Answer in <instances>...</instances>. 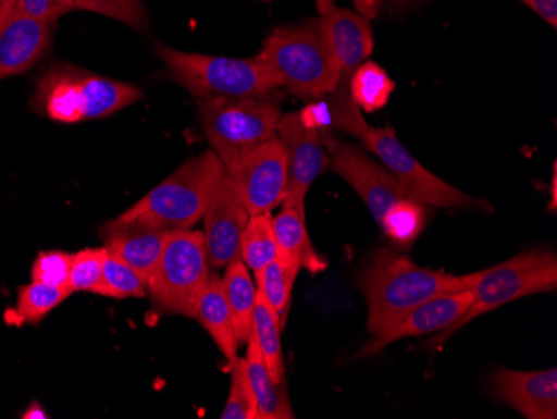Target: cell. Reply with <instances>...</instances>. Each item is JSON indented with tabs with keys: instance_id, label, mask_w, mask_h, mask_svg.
<instances>
[{
	"instance_id": "1",
	"label": "cell",
	"mask_w": 557,
	"mask_h": 419,
	"mask_svg": "<svg viewBox=\"0 0 557 419\" xmlns=\"http://www.w3.org/2000/svg\"><path fill=\"white\" fill-rule=\"evenodd\" d=\"M475 278L478 273L450 276L421 268L389 249H377L361 276L368 303V330L379 333L440 294L471 289Z\"/></svg>"
},
{
	"instance_id": "2",
	"label": "cell",
	"mask_w": 557,
	"mask_h": 419,
	"mask_svg": "<svg viewBox=\"0 0 557 419\" xmlns=\"http://www.w3.org/2000/svg\"><path fill=\"white\" fill-rule=\"evenodd\" d=\"M143 97L137 87L96 76L72 65H55L40 77L34 109L62 124L108 118Z\"/></svg>"
},
{
	"instance_id": "3",
	"label": "cell",
	"mask_w": 557,
	"mask_h": 419,
	"mask_svg": "<svg viewBox=\"0 0 557 419\" xmlns=\"http://www.w3.org/2000/svg\"><path fill=\"white\" fill-rule=\"evenodd\" d=\"M258 58L299 99H321L339 83V71L319 19L274 30Z\"/></svg>"
},
{
	"instance_id": "4",
	"label": "cell",
	"mask_w": 557,
	"mask_h": 419,
	"mask_svg": "<svg viewBox=\"0 0 557 419\" xmlns=\"http://www.w3.org/2000/svg\"><path fill=\"white\" fill-rule=\"evenodd\" d=\"M156 54L164 62L172 81L200 101L218 97L265 96L283 86L277 74L259 58L193 54L162 44L156 46Z\"/></svg>"
},
{
	"instance_id": "5",
	"label": "cell",
	"mask_w": 557,
	"mask_h": 419,
	"mask_svg": "<svg viewBox=\"0 0 557 419\" xmlns=\"http://www.w3.org/2000/svg\"><path fill=\"white\" fill-rule=\"evenodd\" d=\"M222 177L224 164L219 156L214 151L202 152L184 162L122 215L147 219L168 231L193 230L205 215Z\"/></svg>"
},
{
	"instance_id": "6",
	"label": "cell",
	"mask_w": 557,
	"mask_h": 419,
	"mask_svg": "<svg viewBox=\"0 0 557 419\" xmlns=\"http://www.w3.org/2000/svg\"><path fill=\"white\" fill-rule=\"evenodd\" d=\"M557 287V258L550 251H531L516 256L503 264L478 271L471 286L474 299L471 308L459 319L458 323L441 331L440 336L429 341V348L437 349L461 330L472 319L494 311L500 306L516 299L533 296L537 293H549Z\"/></svg>"
},
{
	"instance_id": "7",
	"label": "cell",
	"mask_w": 557,
	"mask_h": 419,
	"mask_svg": "<svg viewBox=\"0 0 557 419\" xmlns=\"http://www.w3.org/2000/svg\"><path fill=\"white\" fill-rule=\"evenodd\" d=\"M209 278L211 266L202 233L171 231L161 258L147 281V293L162 312L194 318Z\"/></svg>"
},
{
	"instance_id": "8",
	"label": "cell",
	"mask_w": 557,
	"mask_h": 419,
	"mask_svg": "<svg viewBox=\"0 0 557 419\" xmlns=\"http://www.w3.org/2000/svg\"><path fill=\"white\" fill-rule=\"evenodd\" d=\"M200 126L221 161L277 134L281 106L264 96L218 97L199 102Z\"/></svg>"
},
{
	"instance_id": "9",
	"label": "cell",
	"mask_w": 557,
	"mask_h": 419,
	"mask_svg": "<svg viewBox=\"0 0 557 419\" xmlns=\"http://www.w3.org/2000/svg\"><path fill=\"white\" fill-rule=\"evenodd\" d=\"M369 151L384 162L412 201L434 208L491 209L486 201L475 199L428 171L411 152L399 143L393 130L369 127L361 137Z\"/></svg>"
},
{
	"instance_id": "10",
	"label": "cell",
	"mask_w": 557,
	"mask_h": 419,
	"mask_svg": "<svg viewBox=\"0 0 557 419\" xmlns=\"http://www.w3.org/2000/svg\"><path fill=\"white\" fill-rule=\"evenodd\" d=\"M249 215L271 212L287 193V156L277 134L259 146L222 161Z\"/></svg>"
},
{
	"instance_id": "11",
	"label": "cell",
	"mask_w": 557,
	"mask_h": 419,
	"mask_svg": "<svg viewBox=\"0 0 557 419\" xmlns=\"http://www.w3.org/2000/svg\"><path fill=\"white\" fill-rule=\"evenodd\" d=\"M333 151L331 168L362 197L379 224L397 202L412 201L396 177L352 144L327 143Z\"/></svg>"
},
{
	"instance_id": "12",
	"label": "cell",
	"mask_w": 557,
	"mask_h": 419,
	"mask_svg": "<svg viewBox=\"0 0 557 419\" xmlns=\"http://www.w3.org/2000/svg\"><path fill=\"white\" fill-rule=\"evenodd\" d=\"M277 137L284 144L287 156V193L283 205L306 202L312 183L321 176L329 164L324 140L318 131L300 121L299 112L281 115Z\"/></svg>"
},
{
	"instance_id": "13",
	"label": "cell",
	"mask_w": 557,
	"mask_h": 419,
	"mask_svg": "<svg viewBox=\"0 0 557 419\" xmlns=\"http://www.w3.org/2000/svg\"><path fill=\"white\" fill-rule=\"evenodd\" d=\"M206 252L211 268H225L240 259V237L249 221V212L240 201L230 177H222L205 215Z\"/></svg>"
},
{
	"instance_id": "14",
	"label": "cell",
	"mask_w": 557,
	"mask_h": 419,
	"mask_svg": "<svg viewBox=\"0 0 557 419\" xmlns=\"http://www.w3.org/2000/svg\"><path fill=\"white\" fill-rule=\"evenodd\" d=\"M474 294L471 289L458 291V293L440 294L436 298L429 299L419 308L412 309L409 315L400 318L391 326L384 328L372 336L369 343L362 346L356 359L371 358L379 355L394 341L404 337L422 336V334L444 331L458 323L459 319L471 308Z\"/></svg>"
},
{
	"instance_id": "15",
	"label": "cell",
	"mask_w": 557,
	"mask_h": 419,
	"mask_svg": "<svg viewBox=\"0 0 557 419\" xmlns=\"http://www.w3.org/2000/svg\"><path fill=\"white\" fill-rule=\"evenodd\" d=\"M322 33L339 71L337 93H349V81L354 71L372 54L374 37L371 21L359 12L334 8L319 17Z\"/></svg>"
},
{
	"instance_id": "16",
	"label": "cell",
	"mask_w": 557,
	"mask_h": 419,
	"mask_svg": "<svg viewBox=\"0 0 557 419\" xmlns=\"http://www.w3.org/2000/svg\"><path fill=\"white\" fill-rule=\"evenodd\" d=\"M169 233L171 231L150 223L147 219L125 218L121 214L106 224L102 236L106 248L121 256L147 284L161 258Z\"/></svg>"
},
{
	"instance_id": "17",
	"label": "cell",
	"mask_w": 557,
	"mask_h": 419,
	"mask_svg": "<svg viewBox=\"0 0 557 419\" xmlns=\"http://www.w3.org/2000/svg\"><path fill=\"white\" fill-rule=\"evenodd\" d=\"M496 398L529 419L557 418V371L499 369L493 378Z\"/></svg>"
},
{
	"instance_id": "18",
	"label": "cell",
	"mask_w": 557,
	"mask_h": 419,
	"mask_svg": "<svg viewBox=\"0 0 557 419\" xmlns=\"http://www.w3.org/2000/svg\"><path fill=\"white\" fill-rule=\"evenodd\" d=\"M54 24L14 14L0 24V79L24 74L52 42Z\"/></svg>"
},
{
	"instance_id": "19",
	"label": "cell",
	"mask_w": 557,
	"mask_h": 419,
	"mask_svg": "<svg viewBox=\"0 0 557 419\" xmlns=\"http://www.w3.org/2000/svg\"><path fill=\"white\" fill-rule=\"evenodd\" d=\"M274 223L275 243H277V258L300 271L308 268L311 273H321L327 268V262L315 252L306 226V202L300 205H283V211Z\"/></svg>"
},
{
	"instance_id": "20",
	"label": "cell",
	"mask_w": 557,
	"mask_h": 419,
	"mask_svg": "<svg viewBox=\"0 0 557 419\" xmlns=\"http://www.w3.org/2000/svg\"><path fill=\"white\" fill-rule=\"evenodd\" d=\"M299 115L306 126L318 131L325 144L331 140L329 134L333 130L347 131L358 137L364 136L369 130L350 93L333 90L325 94L321 99H315L314 104L299 112Z\"/></svg>"
},
{
	"instance_id": "21",
	"label": "cell",
	"mask_w": 557,
	"mask_h": 419,
	"mask_svg": "<svg viewBox=\"0 0 557 419\" xmlns=\"http://www.w3.org/2000/svg\"><path fill=\"white\" fill-rule=\"evenodd\" d=\"M194 318L199 319L209 336L212 337L218 348L227 361H233L239 349V340H237L236 330H234L233 312H231L227 299L222 289L219 278H209L205 291L200 294L199 305L196 308Z\"/></svg>"
},
{
	"instance_id": "22",
	"label": "cell",
	"mask_w": 557,
	"mask_h": 419,
	"mask_svg": "<svg viewBox=\"0 0 557 419\" xmlns=\"http://www.w3.org/2000/svg\"><path fill=\"white\" fill-rule=\"evenodd\" d=\"M247 344H249L246 356L247 378H249L250 387H252L256 403H258L259 418H294L286 391L283 390V384L272 378L255 334L249 337Z\"/></svg>"
},
{
	"instance_id": "23",
	"label": "cell",
	"mask_w": 557,
	"mask_h": 419,
	"mask_svg": "<svg viewBox=\"0 0 557 419\" xmlns=\"http://www.w3.org/2000/svg\"><path fill=\"white\" fill-rule=\"evenodd\" d=\"M221 284L227 305L233 312L237 340L239 343H247L252 336V318H255L256 303H258V286L250 278L249 268L240 259L225 266Z\"/></svg>"
},
{
	"instance_id": "24",
	"label": "cell",
	"mask_w": 557,
	"mask_h": 419,
	"mask_svg": "<svg viewBox=\"0 0 557 419\" xmlns=\"http://www.w3.org/2000/svg\"><path fill=\"white\" fill-rule=\"evenodd\" d=\"M281 331H283V324L278 321L277 315L272 311L271 306L258 291V303H256L255 318H252V334L258 341L272 378L283 384L284 359Z\"/></svg>"
},
{
	"instance_id": "25",
	"label": "cell",
	"mask_w": 557,
	"mask_h": 419,
	"mask_svg": "<svg viewBox=\"0 0 557 419\" xmlns=\"http://www.w3.org/2000/svg\"><path fill=\"white\" fill-rule=\"evenodd\" d=\"M394 81L375 62H362L349 81V93L358 108L368 112L381 111L394 93Z\"/></svg>"
},
{
	"instance_id": "26",
	"label": "cell",
	"mask_w": 557,
	"mask_h": 419,
	"mask_svg": "<svg viewBox=\"0 0 557 419\" xmlns=\"http://www.w3.org/2000/svg\"><path fill=\"white\" fill-rule=\"evenodd\" d=\"M277 258L274 223L269 212L249 215L240 237V259L249 271H261L262 268Z\"/></svg>"
},
{
	"instance_id": "27",
	"label": "cell",
	"mask_w": 557,
	"mask_h": 419,
	"mask_svg": "<svg viewBox=\"0 0 557 419\" xmlns=\"http://www.w3.org/2000/svg\"><path fill=\"white\" fill-rule=\"evenodd\" d=\"M299 271L284 264L281 259L275 258L265 268L255 274L258 281V291L262 298L271 306L272 311L277 315L281 324H286L287 311L290 305V291L296 283Z\"/></svg>"
},
{
	"instance_id": "28",
	"label": "cell",
	"mask_w": 557,
	"mask_h": 419,
	"mask_svg": "<svg viewBox=\"0 0 557 419\" xmlns=\"http://www.w3.org/2000/svg\"><path fill=\"white\" fill-rule=\"evenodd\" d=\"M102 249L104 255H102V284H100L99 296L115 299L144 298L146 281L121 256L109 248Z\"/></svg>"
},
{
	"instance_id": "29",
	"label": "cell",
	"mask_w": 557,
	"mask_h": 419,
	"mask_svg": "<svg viewBox=\"0 0 557 419\" xmlns=\"http://www.w3.org/2000/svg\"><path fill=\"white\" fill-rule=\"evenodd\" d=\"M72 294L74 293L69 287L50 286L33 281L18 289L15 319L18 323H39L40 319L54 311Z\"/></svg>"
},
{
	"instance_id": "30",
	"label": "cell",
	"mask_w": 557,
	"mask_h": 419,
	"mask_svg": "<svg viewBox=\"0 0 557 419\" xmlns=\"http://www.w3.org/2000/svg\"><path fill=\"white\" fill-rule=\"evenodd\" d=\"M221 418L224 419H261L258 403L247 378L246 359L231 361V391Z\"/></svg>"
},
{
	"instance_id": "31",
	"label": "cell",
	"mask_w": 557,
	"mask_h": 419,
	"mask_svg": "<svg viewBox=\"0 0 557 419\" xmlns=\"http://www.w3.org/2000/svg\"><path fill=\"white\" fill-rule=\"evenodd\" d=\"M425 223L424 205L416 201L397 202L384 215V233L400 246H409L421 233Z\"/></svg>"
},
{
	"instance_id": "32",
	"label": "cell",
	"mask_w": 557,
	"mask_h": 419,
	"mask_svg": "<svg viewBox=\"0 0 557 419\" xmlns=\"http://www.w3.org/2000/svg\"><path fill=\"white\" fill-rule=\"evenodd\" d=\"M75 9L115 19L136 30L146 29L147 26L143 0H75Z\"/></svg>"
},
{
	"instance_id": "33",
	"label": "cell",
	"mask_w": 557,
	"mask_h": 419,
	"mask_svg": "<svg viewBox=\"0 0 557 419\" xmlns=\"http://www.w3.org/2000/svg\"><path fill=\"white\" fill-rule=\"evenodd\" d=\"M102 255L104 249H84L72 256L71 274H69V289L72 293L87 291L99 296L102 284Z\"/></svg>"
},
{
	"instance_id": "34",
	"label": "cell",
	"mask_w": 557,
	"mask_h": 419,
	"mask_svg": "<svg viewBox=\"0 0 557 419\" xmlns=\"http://www.w3.org/2000/svg\"><path fill=\"white\" fill-rule=\"evenodd\" d=\"M72 256L69 252H40L33 266V281L50 286L69 287Z\"/></svg>"
},
{
	"instance_id": "35",
	"label": "cell",
	"mask_w": 557,
	"mask_h": 419,
	"mask_svg": "<svg viewBox=\"0 0 557 419\" xmlns=\"http://www.w3.org/2000/svg\"><path fill=\"white\" fill-rule=\"evenodd\" d=\"M75 0H21L15 14L27 15L37 21L55 24L62 15L74 11Z\"/></svg>"
},
{
	"instance_id": "36",
	"label": "cell",
	"mask_w": 557,
	"mask_h": 419,
	"mask_svg": "<svg viewBox=\"0 0 557 419\" xmlns=\"http://www.w3.org/2000/svg\"><path fill=\"white\" fill-rule=\"evenodd\" d=\"M521 2L536 12L550 27H557V0H521Z\"/></svg>"
},
{
	"instance_id": "37",
	"label": "cell",
	"mask_w": 557,
	"mask_h": 419,
	"mask_svg": "<svg viewBox=\"0 0 557 419\" xmlns=\"http://www.w3.org/2000/svg\"><path fill=\"white\" fill-rule=\"evenodd\" d=\"M354 5L359 14L371 21V19L377 17L379 12L383 9L384 0H354Z\"/></svg>"
},
{
	"instance_id": "38",
	"label": "cell",
	"mask_w": 557,
	"mask_h": 419,
	"mask_svg": "<svg viewBox=\"0 0 557 419\" xmlns=\"http://www.w3.org/2000/svg\"><path fill=\"white\" fill-rule=\"evenodd\" d=\"M21 0H0V24L15 14Z\"/></svg>"
},
{
	"instance_id": "39",
	"label": "cell",
	"mask_w": 557,
	"mask_h": 419,
	"mask_svg": "<svg viewBox=\"0 0 557 419\" xmlns=\"http://www.w3.org/2000/svg\"><path fill=\"white\" fill-rule=\"evenodd\" d=\"M24 418L25 419H36V418L44 419V418H49V416H47V412L44 411V409L40 408V406L37 405V403H34V405L30 406V408L24 412Z\"/></svg>"
},
{
	"instance_id": "40",
	"label": "cell",
	"mask_w": 557,
	"mask_h": 419,
	"mask_svg": "<svg viewBox=\"0 0 557 419\" xmlns=\"http://www.w3.org/2000/svg\"><path fill=\"white\" fill-rule=\"evenodd\" d=\"M315 8H318L319 15L327 14L336 8L334 0H315Z\"/></svg>"
},
{
	"instance_id": "41",
	"label": "cell",
	"mask_w": 557,
	"mask_h": 419,
	"mask_svg": "<svg viewBox=\"0 0 557 419\" xmlns=\"http://www.w3.org/2000/svg\"><path fill=\"white\" fill-rule=\"evenodd\" d=\"M412 2H418V0H393L394 8L400 9L404 5L412 4Z\"/></svg>"
},
{
	"instance_id": "42",
	"label": "cell",
	"mask_w": 557,
	"mask_h": 419,
	"mask_svg": "<svg viewBox=\"0 0 557 419\" xmlns=\"http://www.w3.org/2000/svg\"><path fill=\"white\" fill-rule=\"evenodd\" d=\"M556 205V168H554V177H553V208Z\"/></svg>"
},
{
	"instance_id": "43",
	"label": "cell",
	"mask_w": 557,
	"mask_h": 419,
	"mask_svg": "<svg viewBox=\"0 0 557 419\" xmlns=\"http://www.w3.org/2000/svg\"><path fill=\"white\" fill-rule=\"evenodd\" d=\"M264 2H268V0H264Z\"/></svg>"
}]
</instances>
